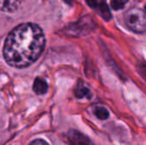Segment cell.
Segmentation results:
<instances>
[{"label": "cell", "mask_w": 146, "mask_h": 145, "mask_svg": "<svg viewBox=\"0 0 146 145\" xmlns=\"http://www.w3.org/2000/svg\"><path fill=\"white\" fill-rule=\"evenodd\" d=\"M44 45L45 38L42 29L33 23H23L9 33L4 42L3 54L9 65L23 68L39 58Z\"/></svg>", "instance_id": "6da1fadb"}, {"label": "cell", "mask_w": 146, "mask_h": 145, "mask_svg": "<svg viewBox=\"0 0 146 145\" xmlns=\"http://www.w3.org/2000/svg\"><path fill=\"white\" fill-rule=\"evenodd\" d=\"M127 26L134 32H146V14L139 8H131L124 15Z\"/></svg>", "instance_id": "7a4b0ae2"}, {"label": "cell", "mask_w": 146, "mask_h": 145, "mask_svg": "<svg viewBox=\"0 0 146 145\" xmlns=\"http://www.w3.org/2000/svg\"><path fill=\"white\" fill-rule=\"evenodd\" d=\"M94 23L92 19L90 16H86L77 21L74 23L70 24L67 30L68 33L71 34V36H79V35H85L91 32V30L94 27Z\"/></svg>", "instance_id": "3957f363"}, {"label": "cell", "mask_w": 146, "mask_h": 145, "mask_svg": "<svg viewBox=\"0 0 146 145\" xmlns=\"http://www.w3.org/2000/svg\"><path fill=\"white\" fill-rule=\"evenodd\" d=\"M67 137L71 145H94L86 135L75 130L69 131Z\"/></svg>", "instance_id": "277c9868"}, {"label": "cell", "mask_w": 146, "mask_h": 145, "mask_svg": "<svg viewBox=\"0 0 146 145\" xmlns=\"http://www.w3.org/2000/svg\"><path fill=\"white\" fill-rule=\"evenodd\" d=\"M33 89L37 95H44L48 90V85L44 79L41 78H36L33 82Z\"/></svg>", "instance_id": "5b68a950"}, {"label": "cell", "mask_w": 146, "mask_h": 145, "mask_svg": "<svg viewBox=\"0 0 146 145\" xmlns=\"http://www.w3.org/2000/svg\"><path fill=\"white\" fill-rule=\"evenodd\" d=\"M96 9L98 10L100 16L104 20H105L106 21H109L111 19V13H110V8H109V6H108V4L106 3L105 1L103 0L101 2H99V4L96 8Z\"/></svg>", "instance_id": "8992f818"}, {"label": "cell", "mask_w": 146, "mask_h": 145, "mask_svg": "<svg viewBox=\"0 0 146 145\" xmlns=\"http://www.w3.org/2000/svg\"><path fill=\"white\" fill-rule=\"evenodd\" d=\"M21 0H0V8L3 11L12 12L20 4Z\"/></svg>", "instance_id": "52a82bcc"}, {"label": "cell", "mask_w": 146, "mask_h": 145, "mask_svg": "<svg viewBox=\"0 0 146 145\" xmlns=\"http://www.w3.org/2000/svg\"><path fill=\"white\" fill-rule=\"evenodd\" d=\"M74 94L77 98H83L90 95V91L87 87L85 86L83 82H80L74 91Z\"/></svg>", "instance_id": "ba28073f"}, {"label": "cell", "mask_w": 146, "mask_h": 145, "mask_svg": "<svg viewBox=\"0 0 146 145\" xmlns=\"http://www.w3.org/2000/svg\"><path fill=\"white\" fill-rule=\"evenodd\" d=\"M94 114L99 120H103V121L107 120L110 116L109 111L104 107H97L94 110Z\"/></svg>", "instance_id": "9c48e42d"}, {"label": "cell", "mask_w": 146, "mask_h": 145, "mask_svg": "<svg viewBox=\"0 0 146 145\" xmlns=\"http://www.w3.org/2000/svg\"><path fill=\"white\" fill-rule=\"evenodd\" d=\"M128 0H111L110 6L115 10L121 9L125 7V5L127 3Z\"/></svg>", "instance_id": "30bf717a"}, {"label": "cell", "mask_w": 146, "mask_h": 145, "mask_svg": "<svg viewBox=\"0 0 146 145\" xmlns=\"http://www.w3.org/2000/svg\"><path fill=\"white\" fill-rule=\"evenodd\" d=\"M139 72L146 80V62H142L139 64Z\"/></svg>", "instance_id": "8fae6325"}, {"label": "cell", "mask_w": 146, "mask_h": 145, "mask_svg": "<svg viewBox=\"0 0 146 145\" xmlns=\"http://www.w3.org/2000/svg\"><path fill=\"white\" fill-rule=\"evenodd\" d=\"M86 3L92 9H95L98 6L99 4V0H86Z\"/></svg>", "instance_id": "7c38bea8"}, {"label": "cell", "mask_w": 146, "mask_h": 145, "mask_svg": "<svg viewBox=\"0 0 146 145\" xmlns=\"http://www.w3.org/2000/svg\"><path fill=\"white\" fill-rule=\"evenodd\" d=\"M29 145H49L47 143H45L44 140H41V139H37V140H34Z\"/></svg>", "instance_id": "4fadbf2b"}, {"label": "cell", "mask_w": 146, "mask_h": 145, "mask_svg": "<svg viewBox=\"0 0 146 145\" xmlns=\"http://www.w3.org/2000/svg\"><path fill=\"white\" fill-rule=\"evenodd\" d=\"M145 10H146V5H145Z\"/></svg>", "instance_id": "5bb4252c"}]
</instances>
